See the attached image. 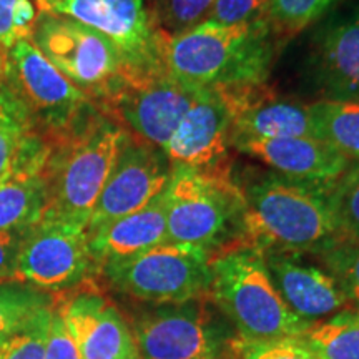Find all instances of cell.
<instances>
[{
    "instance_id": "1",
    "label": "cell",
    "mask_w": 359,
    "mask_h": 359,
    "mask_svg": "<svg viewBox=\"0 0 359 359\" xmlns=\"http://www.w3.org/2000/svg\"><path fill=\"white\" fill-rule=\"evenodd\" d=\"M245 198L241 245L259 251L314 255L339 241L330 206L331 183L255 172L235 177Z\"/></svg>"
},
{
    "instance_id": "2",
    "label": "cell",
    "mask_w": 359,
    "mask_h": 359,
    "mask_svg": "<svg viewBox=\"0 0 359 359\" xmlns=\"http://www.w3.org/2000/svg\"><path fill=\"white\" fill-rule=\"evenodd\" d=\"M281 42L266 20L218 24L205 20L168 37L165 65L193 88L230 90L264 85Z\"/></svg>"
},
{
    "instance_id": "3",
    "label": "cell",
    "mask_w": 359,
    "mask_h": 359,
    "mask_svg": "<svg viewBox=\"0 0 359 359\" xmlns=\"http://www.w3.org/2000/svg\"><path fill=\"white\" fill-rule=\"evenodd\" d=\"M128 132L93 110L64 140L52 145L43 178L47 208L40 222L87 230L93 208Z\"/></svg>"
},
{
    "instance_id": "4",
    "label": "cell",
    "mask_w": 359,
    "mask_h": 359,
    "mask_svg": "<svg viewBox=\"0 0 359 359\" xmlns=\"http://www.w3.org/2000/svg\"><path fill=\"white\" fill-rule=\"evenodd\" d=\"M245 198L233 172H205L172 165L165 188L167 236L212 257L241 245Z\"/></svg>"
},
{
    "instance_id": "5",
    "label": "cell",
    "mask_w": 359,
    "mask_h": 359,
    "mask_svg": "<svg viewBox=\"0 0 359 359\" xmlns=\"http://www.w3.org/2000/svg\"><path fill=\"white\" fill-rule=\"evenodd\" d=\"M210 276L208 299L241 338H290L309 326L283 302L259 250L236 245L215 255Z\"/></svg>"
},
{
    "instance_id": "6",
    "label": "cell",
    "mask_w": 359,
    "mask_h": 359,
    "mask_svg": "<svg viewBox=\"0 0 359 359\" xmlns=\"http://www.w3.org/2000/svg\"><path fill=\"white\" fill-rule=\"evenodd\" d=\"M6 88L30 127L52 145L69 137L97 110L82 90L39 52L32 40H17L8 50Z\"/></svg>"
},
{
    "instance_id": "7",
    "label": "cell",
    "mask_w": 359,
    "mask_h": 359,
    "mask_svg": "<svg viewBox=\"0 0 359 359\" xmlns=\"http://www.w3.org/2000/svg\"><path fill=\"white\" fill-rule=\"evenodd\" d=\"M208 251L161 243L133 257L102 264L97 276L116 293L145 304H175L208 296Z\"/></svg>"
},
{
    "instance_id": "8",
    "label": "cell",
    "mask_w": 359,
    "mask_h": 359,
    "mask_svg": "<svg viewBox=\"0 0 359 359\" xmlns=\"http://www.w3.org/2000/svg\"><path fill=\"white\" fill-rule=\"evenodd\" d=\"M30 40L97 109L109 103L127 82L122 57L114 43L77 20L45 13Z\"/></svg>"
},
{
    "instance_id": "9",
    "label": "cell",
    "mask_w": 359,
    "mask_h": 359,
    "mask_svg": "<svg viewBox=\"0 0 359 359\" xmlns=\"http://www.w3.org/2000/svg\"><path fill=\"white\" fill-rule=\"evenodd\" d=\"M208 296L150 304L130 321L140 359H222L233 336L223 330Z\"/></svg>"
},
{
    "instance_id": "10",
    "label": "cell",
    "mask_w": 359,
    "mask_h": 359,
    "mask_svg": "<svg viewBox=\"0 0 359 359\" xmlns=\"http://www.w3.org/2000/svg\"><path fill=\"white\" fill-rule=\"evenodd\" d=\"M52 12L109 39L122 57L127 82L167 72L168 37L155 25L145 0H52Z\"/></svg>"
},
{
    "instance_id": "11",
    "label": "cell",
    "mask_w": 359,
    "mask_h": 359,
    "mask_svg": "<svg viewBox=\"0 0 359 359\" xmlns=\"http://www.w3.org/2000/svg\"><path fill=\"white\" fill-rule=\"evenodd\" d=\"M97 276L88 250L87 230L70 224L40 222L29 228L15 262L13 283L45 293H65Z\"/></svg>"
},
{
    "instance_id": "12",
    "label": "cell",
    "mask_w": 359,
    "mask_h": 359,
    "mask_svg": "<svg viewBox=\"0 0 359 359\" xmlns=\"http://www.w3.org/2000/svg\"><path fill=\"white\" fill-rule=\"evenodd\" d=\"M195 95L196 88L163 72L138 82H125L120 92L98 110L133 137L163 150Z\"/></svg>"
},
{
    "instance_id": "13",
    "label": "cell",
    "mask_w": 359,
    "mask_h": 359,
    "mask_svg": "<svg viewBox=\"0 0 359 359\" xmlns=\"http://www.w3.org/2000/svg\"><path fill=\"white\" fill-rule=\"evenodd\" d=\"M55 308L83 359H140L128 318L93 280L55 296Z\"/></svg>"
},
{
    "instance_id": "14",
    "label": "cell",
    "mask_w": 359,
    "mask_h": 359,
    "mask_svg": "<svg viewBox=\"0 0 359 359\" xmlns=\"http://www.w3.org/2000/svg\"><path fill=\"white\" fill-rule=\"evenodd\" d=\"M172 165L158 147L128 133L90 217L87 233L138 212L168 185Z\"/></svg>"
},
{
    "instance_id": "15",
    "label": "cell",
    "mask_w": 359,
    "mask_h": 359,
    "mask_svg": "<svg viewBox=\"0 0 359 359\" xmlns=\"http://www.w3.org/2000/svg\"><path fill=\"white\" fill-rule=\"evenodd\" d=\"M231 122L230 103L222 90L196 88L195 100L163 148L170 165L205 172H233Z\"/></svg>"
},
{
    "instance_id": "16",
    "label": "cell",
    "mask_w": 359,
    "mask_h": 359,
    "mask_svg": "<svg viewBox=\"0 0 359 359\" xmlns=\"http://www.w3.org/2000/svg\"><path fill=\"white\" fill-rule=\"evenodd\" d=\"M263 258L283 302L299 320L313 325L348 309L333 275L311 255L264 251Z\"/></svg>"
},
{
    "instance_id": "17",
    "label": "cell",
    "mask_w": 359,
    "mask_h": 359,
    "mask_svg": "<svg viewBox=\"0 0 359 359\" xmlns=\"http://www.w3.org/2000/svg\"><path fill=\"white\" fill-rule=\"evenodd\" d=\"M230 145L236 140L314 137L311 105L278 98L264 85L236 90L230 100Z\"/></svg>"
},
{
    "instance_id": "18",
    "label": "cell",
    "mask_w": 359,
    "mask_h": 359,
    "mask_svg": "<svg viewBox=\"0 0 359 359\" xmlns=\"http://www.w3.org/2000/svg\"><path fill=\"white\" fill-rule=\"evenodd\" d=\"M311 72L323 100L359 102V11L316 34Z\"/></svg>"
},
{
    "instance_id": "19",
    "label": "cell",
    "mask_w": 359,
    "mask_h": 359,
    "mask_svg": "<svg viewBox=\"0 0 359 359\" xmlns=\"http://www.w3.org/2000/svg\"><path fill=\"white\" fill-rule=\"evenodd\" d=\"M231 148L259 160L273 172L308 182H334L353 163L330 143L311 137L236 140Z\"/></svg>"
},
{
    "instance_id": "20",
    "label": "cell",
    "mask_w": 359,
    "mask_h": 359,
    "mask_svg": "<svg viewBox=\"0 0 359 359\" xmlns=\"http://www.w3.org/2000/svg\"><path fill=\"white\" fill-rule=\"evenodd\" d=\"M88 250L98 268L167 243L165 190L138 212L115 219L98 230L87 233Z\"/></svg>"
},
{
    "instance_id": "21",
    "label": "cell",
    "mask_w": 359,
    "mask_h": 359,
    "mask_svg": "<svg viewBox=\"0 0 359 359\" xmlns=\"http://www.w3.org/2000/svg\"><path fill=\"white\" fill-rule=\"evenodd\" d=\"M47 183L42 177H7L0 183V231H25L42 219Z\"/></svg>"
},
{
    "instance_id": "22",
    "label": "cell",
    "mask_w": 359,
    "mask_h": 359,
    "mask_svg": "<svg viewBox=\"0 0 359 359\" xmlns=\"http://www.w3.org/2000/svg\"><path fill=\"white\" fill-rule=\"evenodd\" d=\"M311 115L314 137L359 163V102L321 98L311 103Z\"/></svg>"
},
{
    "instance_id": "23",
    "label": "cell",
    "mask_w": 359,
    "mask_h": 359,
    "mask_svg": "<svg viewBox=\"0 0 359 359\" xmlns=\"http://www.w3.org/2000/svg\"><path fill=\"white\" fill-rule=\"evenodd\" d=\"M298 338L321 359H359V314L348 308L309 325Z\"/></svg>"
},
{
    "instance_id": "24",
    "label": "cell",
    "mask_w": 359,
    "mask_h": 359,
    "mask_svg": "<svg viewBox=\"0 0 359 359\" xmlns=\"http://www.w3.org/2000/svg\"><path fill=\"white\" fill-rule=\"evenodd\" d=\"M341 0H269L266 22L280 42H286L326 15Z\"/></svg>"
},
{
    "instance_id": "25",
    "label": "cell",
    "mask_w": 359,
    "mask_h": 359,
    "mask_svg": "<svg viewBox=\"0 0 359 359\" xmlns=\"http://www.w3.org/2000/svg\"><path fill=\"white\" fill-rule=\"evenodd\" d=\"M53 308L55 299L0 336V359H45Z\"/></svg>"
},
{
    "instance_id": "26",
    "label": "cell",
    "mask_w": 359,
    "mask_h": 359,
    "mask_svg": "<svg viewBox=\"0 0 359 359\" xmlns=\"http://www.w3.org/2000/svg\"><path fill=\"white\" fill-rule=\"evenodd\" d=\"M330 206L339 240L359 243V163L356 161L331 183Z\"/></svg>"
},
{
    "instance_id": "27",
    "label": "cell",
    "mask_w": 359,
    "mask_h": 359,
    "mask_svg": "<svg viewBox=\"0 0 359 359\" xmlns=\"http://www.w3.org/2000/svg\"><path fill=\"white\" fill-rule=\"evenodd\" d=\"M333 275L346 298L348 308L359 314V243L339 240L311 255Z\"/></svg>"
},
{
    "instance_id": "28",
    "label": "cell",
    "mask_w": 359,
    "mask_h": 359,
    "mask_svg": "<svg viewBox=\"0 0 359 359\" xmlns=\"http://www.w3.org/2000/svg\"><path fill=\"white\" fill-rule=\"evenodd\" d=\"M155 25L173 37L208 19L215 0H145Z\"/></svg>"
},
{
    "instance_id": "29",
    "label": "cell",
    "mask_w": 359,
    "mask_h": 359,
    "mask_svg": "<svg viewBox=\"0 0 359 359\" xmlns=\"http://www.w3.org/2000/svg\"><path fill=\"white\" fill-rule=\"evenodd\" d=\"M55 296L22 283L0 285V336L19 326L39 309L53 303Z\"/></svg>"
},
{
    "instance_id": "30",
    "label": "cell",
    "mask_w": 359,
    "mask_h": 359,
    "mask_svg": "<svg viewBox=\"0 0 359 359\" xmlns=\"http://www.w3.org/2000/svg\"><path fill=\"white\" fill-rule=\"evenodd\" d=\"M228 351L233 359H321L298 336L275 339H248L235 334Z\"/></svg>"
},
{
    "instance_id": "31",
    "label": "cell",
    "mask_w": 359,
    "mask_h": 359,
    "mask_svg": "<svg viewBox=\"0 0 359 359\" xmlns=\"http://www.w3.org/2000/svg\"><path fill=\"white\" fill-rule=\"evenodd\" d=\"M269 0H215L208 19L218 24H253L266 20Z\"/></svg>"
},
{
    "instance_id": "32",
    "label": "cell",
    "mask_w": 359,
    "mask_h": 359,
    "mask_svg": "<svg viewBox=\"0 0 359 359\" xmlns=\"http://www.w3.org/2000/svg\"><path fill=\"white\" fill-rule=\"evenodd\" d=\"M45 359H83L77 344L67 330L57 308H53V316L48 330Z\"/></svg>"
},
{
    "instance_id": "33",
    "label": "cell",
    "mask_w": 359,
    "mask_h": 359,
    "mask_svg": "<svg viewBox=\"0 0 359 359\" xmlns=\"http://www.w3.org/2000/svg\"><path fill=\"white\" fill-rule=\"evenodd\" d=\"M25 231H0V285L13 283L15 262Z\"/></svg>"
},
{
    "instance_id": "34",
    "label": "cell",
    "mask_w": 359,
    "mask_h": 359,
    "mask_svg": "<svg viewBox=\"0 0 359 359\" xmlns=\"http://www.w3.org/2000/svg\"><path fill=\"white\" fill-rule=\"evenodd\" d=\"M17 0H0V45L6 50H11L17 42L13 35V12Z\"/></svg>"
},
{
    "instance_id": "35",
    "label": "cell",
    "mask_w": 359,
    "mask_h": 359,
    "mask_svg": "<svg viewBox=\"0 0 359 359\" xmlns=\"http://www.w3.org/2000/svg\"><path fill=\"white\" fill-rule=\"evenodd\" d=\"M7 55L8 50L0 45V87H6V74H7Z\"/></svg>"
},
{
    "instance_id": "36",
    "label": "cell",
    "mask_w": 359,
    "mask_h": 359,
    "mask_svg": "<svg viewBox=\"0 0 359 359\" xmlns=\"http://www.w3.org/2000/svg\"><path fill=\"white\" fill-rule=\"evenodd\" d=\"M222 359H233V356L230 354V351H228L226 354H224V358H222Z\"/></svg>"
}]
</instances>
